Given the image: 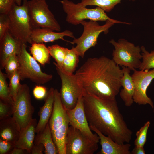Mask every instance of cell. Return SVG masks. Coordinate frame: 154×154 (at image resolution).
I'll return each mask as SVG.
<instances>
[{
    "instance_id": "obj_1",
    "label": "cell",
    "mask_w": 154,
    "mask_h": 154,
    "mask_svg": "<svg viewBox=\"0 0 154 154\" xmlns=\"http://www.w3.org/2000/svg\"><path fill=\"white\" fill-rule=\"evenodd\" d=\"M83 92L103 98H116L121 87L122 69L102 56L89 58L75 74Z\"/></svg>"
},
{
    "instance_id": "obj_2",
    "label": "cell",
    "mask_w": 154,
    "mask_h": 154,
    "mask_svg": "<svg viewBox=\"0 0 154 154\" xmlns=\"http://www.w3.org/2000/svg\"><path fill=\"white\" fill-rule=\"evenodd\" d=\"M85 112L90 126L119 144L129 143L132 132L120 112L116 98H98L83 92Z\"/></svg>"
},
{
    "instance_id": "obj_3",
    "label": "cell",
    "mask_w": 154,
    "mask_h": 154,
    "mask_svg": "<svg viewBox=\"0 0 154 154\" xmlns=\"http://www.w3.org/2000/svg\"><path fill=\"white\" fill-rule=\"evenodd\" d=\"M48 123L58 154H66L65 142L69 122L66 110L62 103L59 92L56 89H54L53 111Z\"/></svg>"
},
{
    "instance_id": "obj_4",
    "label": "cell",
    "mask_w": 154,
    "mask_h": 154,
    "mask_svg": "<svg viewBox=\"0 0 154 154\" xmlns=\"http://www.w3.org/2000/svg\"><path fill=\"white\" fill-rule=\"evenodd\" d=\"M115 23L130 24L117 20H107L104 25H100L96 21H82L80 23L84 27L82 34L79 38H75L72 41L69 42L72 44H76L74 48L79 56L83 58L88 50L97 44L98 38L101 33L104 32L105 34L107 33L109 29Z\"/></svg>"
},
{
    "instance_id": "obj_5",
    "label": "cell",
    "mask_w": 154,
    "mask_h": 154,
    "mask_svg": "<svg viewBox=\"0 0 154 154\" xmlns=\"http://www.w3.org/2000/svg\"><path fill=\"white\" fill-rule=\"evenodd\" d=\"M28 1L23 0V4L20 5L15 4L7 15L10 33L23 42L31 44V36L34 28L28 12Z\"/></svg>"
},
{
    "instance_id": "obj_6",
    "label": "cell",
    "mask_w": 154,
    "mask_h": 154,
    "mask_svg": "<svg viewBox=\"0 0 154 154\" xmlns=\"http://www.w3.org/2000/svg\"><path fill=\"white\" fill-rule=\"evenodd\" d=\"M109 43L113 45L115 49L113 51V60L120 66H125L134 71L139 69L141 64L142 56L139 46L123 38L117 42L111 39Z\"/></svg>"
},
{
    "instance_id": "obj_7",
    "label": "cell",
    "mask_w": 154,
    "mask_h": 154,
    "mask_svg": "<svg viewBox=\"0 0 154 154\" xmlns=\"http://www.w3.org/2000/svg\"><path fill=\"white\" fill-rule=\"evenodd\" d=\"M27 47L26 44L23 43L21 52L17 55L19 62L18 70L21 80L28 79L38 85L50 81L52 75L42 71L37 61L27 52Z\"/></svg>"
},
{
    "instance_id": "obj_8",
    "label": "cell",
    "mask_w": 154,
    "mask_h": 154,
    "mask_svg": "<svg viewBox=\"0 0 154 154\" xmlns=\"http://www.w3.org/2000/svg\"><path fill=\"white\" fill-rule=\"evenodd\" d=\"M60 2L67 15L66 21L72 25L79 24L82 21L87 19L96 21L116 20L109 17L105 11L98 7L88 9L68 0H62Z\"/></svg>"
},
{
    "instance_id": "obj_9",
    "label": "cell",
    "mask_w": 154,
    "mask_h": 154,
    "mask_svg": "<svg viewBox=\"0 0 154 154\" xmlns=\"http://www.w3.org/2000/svg\"><path fill=\"white\" fill-rule=\"evenodd\" d=\"M28 10L34 29L42 28L60 31L61 27L48 8L46 0L28 1Z\"/></svg>"
},
{
    "instance_id": "obj_10",
    "label": "cell",
    "mask_w": 154,
    "mask_h": 154,
    "mask_svg": "<svg viewBox=\"0 0 154 154\" xmlns=\"http://www.w3.org/2000/svg\"><path fill=\"white\" fill-rule=\"evenodd\" d=\"M57 73L61 81L60 95L62 103L65 109L74 108L78 100L83 95V91L75 74H68L54 62Z\"/></svg>"
},
{
    "instance_id": "obj_11",
    "label": "cell",
    "mask_w": 154,
    "mask_h": 154,
    "mask_svg": "<svg viewBox=\"0 0 154 154\" xmlns=\"http://www.w3.org/2000/svg\"><path fill=\"white\" fill-rule=\"evenodd\" d=\"M12 117L21 129L26 127L32 119L34 108L31 100L30 89L26 84H21L14 100Z\"/></svg>"
},
{
    "instance_id": "obj_12",
    "label": "cell",
    "mask_w": 154,
    "mask_h": 154,
    "mask_svg": "<svg viewBox=\"0 0 154 154\" xmlns=\"http://www.w3.org/2000/svg\"><path fill=\"white\" fill-rule=\"evenodd\" d=\"M98 148V143L78 129L69 126L66 139V154H93Z\"/></svg>"
},
{
    "instance_id": "obj_13",
    "label": "cell",
    "mask_w": 154,
    "mask_h": 154,
    "mask_svg": "<svg viewBox=\"0 0 154 154\" xmlns=\"http://www.w3.org/2000/svg\"><path fill=\"white\" fill-rule=\"evenodd\" d=\"M134 86V102L139 105L149 104L153 109V102L147 94V89L154 79V69L133 71L131 75Z\"/></svg>"
},
{
    "instance_id": "obj_14",
    "label": "cell",
    "mask_w": 154,
    "mask_h": 154,
    "mask_svg": "<svg viewBox=\"0 0 154 154\" xmlns=\"http://www.w3.org/2000/svg\"><path fill=\"white\" fill-rule=\"evenodd\" d=\"M66 111L70 125L79 130L90 139L98 143L100 141L98 136L93 133L90 129L85 115L82 96L74 108Z\"/></svg>"
},
{
    "instance_id": "obj_15",
    "label": "cell",
    "mask_w": 154,
    "mask_h": 154,
    "mask_svg": "<svg viewBox=\"0 0 154 154\" xmlns=\"http://www.w3.org/2000/svg\"><path fill=\"white\" fill-rule=\"evenodd\" d=\"M23 42L14 37L8 31L0 40V69L4 68L7 59L10 56L19 55L21 52Z\"/></svg>"
},
{
    "instance_id": "obj_16",
    "label": "cell",
    "mask_w": 154,
    "mask_h": 154,
    "mask_svg": "<svg viewBox=\"0 0 154 154\" xmlns=\"http://www.w3.org/2000/svg\"><path fill=\"white\" fill-rule=\"evenodd\" d=\"M91 130L98 136L101 146L98 154H131L130 151L131 145L129 143L119 144L110 137L106 136L95 128L90 126Z\"/></svg>"
},
{
    "instance_id": "obj_17",
    "label": "cell",
    "mask_w": 154,
    "mask_h": 154,
    "mask_svg": "<svg viewBox=\"0 0 154 154\" xmlns=\"http://www.w3.org/2000/svg\"><path fill=\"white\" fill-rule=\"evenodd\" d=\"M67 36L74 39L73 33L68 30L60 32H55L50 29L37 28L34 29L31 36L32 44L34 43H43L52 42L59 39L68 42L64 37Z\"/></svg>"
},
{
    "instance_id": "obj_18",
    "label": "cell",
    "mask_w": 154,
    "mask_h": 154,
    "mask_svg": "<svg viewBox=\"0 0 154 154\" xmlns=\"http://www.w3.org/2000/svg\"><path fill=\"white\" fill-rule=\"evenodd\" d=\"M54 89L51 88L44 98L45 103L40 108L38 112L39 119L35 128V133H38L43 131L48 123L53 109L54 101Z\"/></svg>"
},
{
    "instance_id": "obj_19",
    "label": "cell",
    "mask_w": 154,
    "mask_h": 154,
    "mask_svg": "<svg viewBox=\"0 0 154 154\" xmlns=\"http://www.w3.org/2000/svg\"><path fill=\"white\" fill-rule=\"evenodd\" d=\"M21 129L12 117L0 120V139L15 144Z\"/></svg>"
},
{
    "instance_id": "obj_20",
    "label": "cell",
    "mask_w": 154,
    "mask_h": 154,
    "mask_svg": "<svg viewBox=\"0 0 154 154\" xmlns=\"http://www.w3.org/2000/svg\"><path fill=\"white\" fill-rule=\"evenodd\" d=\"M123 75L121 80L123 88L119 93V96L127 107H130L134 102V86L130 74V70L128 68L121 66Z\"/></svg>"
},
{
    "instance_id": "obj_21",
    "label": "cell",
    "mask_w": 154,
    "mask_h": 154,
    "mask_svg": "<svg viewBox=\"0 0 154 154\" xmlns=\"http://www.w3.org/2000/svg\"><path fill=\"white\" fill-rule=\"evenodd\" d=\"M37 124L36 119H33L26 127L21 129L19 137L15 147L26 149L31 154L30 151L34 142Z\"/></svg>"
},
{
    "instance_id": "obj_22",
    "label": "cell",
    "mask_w": 154,
    "mask_h": 154,
    "mask_svg": "<svg viewBox=\"0 0 154 154\" xmlns=\"http://www.w3.org/2000/svg\"><path fill=\"white\" fill-rule=\"evenodd\" d=\"M34 143H40L45 148V154H58V148L53 139L48 123L44 129L37 133Z\"/></svg>"
},
{
    "instance_id": "obj_23",
    "label": "cell",
    "mask_w": 154,
    "mask_h": 154,
    "mask_svg": "<svg viewBox=\"0 0 154 154\" xmlns=\"http://www.w3.org/2000/svg\"><path fill=\"white\" fill-rule=\"evenodd\" d=\"M79 56L74 47L70 49L67 48L64 58L60 67L66 73L73 74L78 66Z\"/></svg>"
},
{
    "instance_id": "obj_24",
    "label": "cell",
    "mask_w": 154,
    "mask_h": 154,
    "mask_svg": "<svg viewBox=\"0 0 154 154\" xmlns=\"http://www.w3.org/2000/svg\"><path fill=\"white\" fill-rule=\"evenodd\" d=\"M30 50L32 56L42 65L49 63L50 55L48 47L43 43H33Z\"/></svg>"
},
{
    "instance_id": "obj_25",
    "label": "cell",
    "mask_w": 154,
    "mask_h": 154,
    "mask_svg": "<svg viewBox=\"0 0 154 154\" xmlns=\"http://www.w3.org/2000/svg\"><path fill=\"white\" fill-rule=\"evenodd\" d=\"M122 0H81L78 3L80 5L86 7L88 5H94L98 7L105 11H111L117 4L120 3ZM135 1L136 0H128Z\"/></svg>"
},
{
    "instance_id": "obj_26",
    "label": "cell",
    "mask_w": 154,
    "mask_h": 154,
    "mask_svg": "<svg viewBox=\"0 0 154 154\" xmlns=\"http://www.w3.org/2000/svg\"><path fill=\"white\" fill-rule=\"evenodd\" d=\"M6 74L0 70V99L3 101L13 105L14 101L12 98L9 86L6 81Z\"/></svg>"
},
{
    "instance_id": "obj_27",
    "label": "cell",
    "mask_w": 154,
    "mask_h": 154,
    "mask_svg": "<svg viewBox=\"0 0 154 154\" xmlns=\"http://www.w3.org/2000/svg\"><path fill=\"white\" fill-rule=\"evenodd\" d=\"M142 56L139 69L143 71L149 70L154 69V50L150 52L146 50L144 46L141 47Z\"/></svg>"
},
{
    "instance_id": "obj_28",
    "label": "cell",
    "mask_w": 154,
    "mask_h": 154,
    "mask_svg": "<svg viewBox=\"0 0 154 154\" xmlns=\"http://www.w3.org/2000/svg\"><path fill=\"white\" fill-rule=\"evenodd\" d=\"M50 56L55 60L57 64L61 67L64 58L67 48L58 44L48 47Z\"/></svg>"
},
{
    "instance_id": "obj_29",
    "label": "cell",
    "mask_w": 154,
    "mask_h": 154,
    "mask_svg": "<svg viewBox=\"0 0 154 154\" xmlns=\"http://www.w3.org/2000/svg\"><path fill=\"white\" fill-rule=\"evenodd\" d=\"M8 78L9 80V86L10 93L14 101L21 84L20 83L21 78L18 70L12 74Z\"/></svg>"
},
{
    "instance_id": "obj_30",
    "label": "cell",
    "mask_w": 154,
    "mask_h": 154,
    "mask_svg": "<svg viewBox=\"0 0 154 154\" xmlns=\"http://www.w3.org/2000/svg\"><path fill=\"white\" fill-rule=\"evenodd\" d=\"M19 67V62L17 56L13 54L9 57L5 62L4 68L8 78L17 71Z\"/></svg>"
},
{
    "instance_id": "obj_31",
    "label": "cell",
    "mask_w": 154,
    "mask_h": 154,
    "mask_svg": "<svg viewBox=\"0 0 154 154\" xmlns=\"http://www.w3.org/2000/svg\"><path fill=\"white\" fill-rule=\"evenodd\" d=\"M150 124V122L147 121L136 132V137L134 142L135 146L144 147L147 141V133Z\"/></svg>"
},
{
    "instance_id": "obj_32",
    "label": "cell",
    "mask_w": 154,
    "mask_h": 154,
    "mask_svg": "<svg viewBox=\"0 0 154 154\" xmlns=\"http://www.w3.org/2000/svg\"><path fill=\"white\" fill-rule=\"evenodd\" d=\"M13 110V105L0 100V120L11 117Z\"/></svg>"
},
{
    "instance_id": "obj_33",
    "label": "cell",
    "mask_w": 154,
    "mask_h": 154,
    "mask_svg": "<svg viewBox=\"0 0 154 154\" xmlns=\"http://www.w3.org/2000/svg\"><path fill=\"white\" fill-rule=\"evenodd\" d=\"M9 22L7 15L0 14V40L9 31Z\"/></svg>"
},
{
    "instance_id": "obj_34",
    "label": "cell",
    "mask_w": 154,
    "mask_h": 154,
    "mask_svg": "<svg viewBox=\"0 0 154 154\" xmlns=\"http://www.w3.org/2000/svg\"><path fill=\"white\" fill-rule=\"evenodd\" d=\"M16 3L15 0H0V14L7 15Z\"/></svg>"
},
{
    "instance_id": "obj_35",
    "label": "cell",
    "mask_w": 154,
    "mask_h": 154,
    "mask_svg": "<svg viewBox=\"0 0 154 154\" xmlns=\"http://www.w3.org/2000/svg\"><path fill=\"white\" fill-rule=\"evenodd\" d=\"M48 91L44 86L37 84L34 88L33 93L35 98L38 100L45 98L47 95Z\"/></svg>"
},
{
    "instance_id": "obj_36",
    "label": "cell",
    "mask_w": 154,
    "mask_h": 154,
    "mask_svg": "<svg viewBox=\"0 0 154 154\" xmlns=\"http://www.w3.org/2000/svg\"><path fill=\"white\" fill-rule=\"evenodd\" d=\"M15 146V144L0 139V154H9Z\"/></svg>"
},
{
    "instance_id": "obj_37",
    "label": "cell",
    "mask_w": 154,
    "mask_h": 154,
    "mask_svg": "<svg viewBox=\"0 0 154 154\" xmlns=\"http://www.w3.org/2000/svg\"><path fill=\"white\" fill-rule=\"evenodd\" d=\"M45 151L44 145L40 143H34L30 151L32 154H42Z\"/></svg>"
},
{
    "instance_id": "obj_38",
    "label": "cell",
    "mask_w": 154,
    "mask_h": 154,
    "mask_svg": "<svg viewBox=\"0 0 154 154\" xmlns=\"http://www.w3.org/2000/svg\"><path fill=\"white\" fill-rule=\"evenodd\" d=\"M30 154V153L27 150L22 148L15 147L14 149L9 152V154Z\"/></svg>"
},
{
    "instance_id": "obj_39",
    "label": "cell",
    "mask_w": 154,
    "mask_h": 154,
    "mask_svg": "<svg viewBox=\"0 0 154 154\" xmlns=\"http://www.w3.org/2000/svg\"><path fill=\"white\" fill-rule=\"evenodd\" d=\"M131 154H145V151L144 147L135 146L131 151Z\"/></svg>"
},
{
    "instance_id": "obj_40",
    "label": "cell",
    "mask_w": 154,
    "mask_h": 154,
    "mask_svg": "<svg viewBox=\"0 0 154 154\" xmlns=\"http://www.w3.org/2000/svg\"><path fill=\"white\" fill-rule=\"evenodd\" d=\"M16 4L18 5H20L21 4L22 0H15Z\"/></svg>"
}]
</instances>
